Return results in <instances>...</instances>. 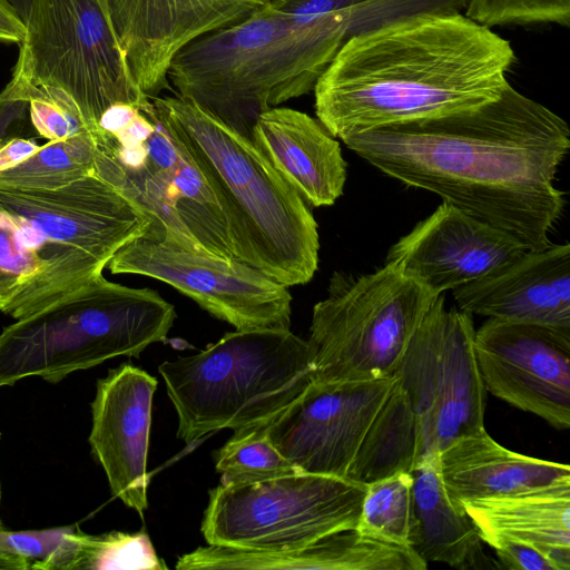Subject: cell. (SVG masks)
I'll list each match as a JSON object with an SVG mask.
<instances>
[{
    "instance_id": "cell-6",
    "label": "cell",
    "mask_w": 570,
    "mask_h": 570,
    "mask_svg": "<svg viewBox=\"0 0 570 570\" xmlns=\"http://www.w3.org/2000/svg\"><path fill=\"white\" fill-rule=\"evenodd\" d=\"M177 413V438L271 422L313 381L307 340L289 328L236 330L196 354L158 366Z\"/></svg>"
},
{
    "instance_id": "cell-23",
    "label": "cell",
    "mask_w": 570,
    "mask_h": 570,
    "mask_svg": "<svg viewBox=\"0 0 570 570\" xmlns=\"http://www.w3.org/2000/svg\"><path fill=\"white\" fill-rule=\"evenodd\" d=\"M416 520L413 549L428 563L455 569L498 568L483 550L480 531L463 504L444 484L439 452L423 456L411 471Z\"/></svg>"
},
{
    "instance_id": "cell-37",
    "label": "cell",
    "mask_w": 570,
    "mask_h": 570,
    "mask_svg": "<svg viewBox=\"0 0 570 570\" xmlns=\"http://www.w3.org/2000/svg\"><path fill=\"white\" fill-rule=\"evenodd\" d=\"M0 525H1V523H0Z\"/></svg>"
},
{
    "instance_id": "cell-4",
    "label": "cell",
    "mask_w": 570,
    "mask_h": 570,
    "mask_svg": "<svg viewBox=\"0 0 570 570\" xmlns=\"http://www.w3.org/2000/svg\"><path fill=\"white\" fill-rule=\"evenodd\" d=\"M279 1L193 41L167 73L176 97L249 140L262 112L314 89L347 39L353 6L302 21Z\"/></svg>"
},
{
    "instance_id": "cell-1",
    "label": "cell",
    "mask_w": 570,
    "mask_h": 570,
    "mask_svg": "<svg viewBox=\"0 0 570 570\" xmlns=\"http://www.w3.org/2000/svg\"><path fill=\"white\" fill-rule=\"evenodd\" d=\"M361 158L517 239L550 245L564 209L553 181L569 153L567 122L509 85L478 108L348 136Z\"/></svg>"
},
{
    "instance_id": "cell-35",
    "label": "cell",
    "mask_w": 570,
    "mask_h": 570,
    "mask_svg": "<svg viewBox=\"0 0 570 570\" xmlns=\"http://www.w3.org/2000/svg\"><path fill=\"white\" fill-rule=\"evenodd\" d=\"M8 1L16 8V10L18 11L21 19L24 20L27 12H28L30 0H8Z\"/></svg>"
},
{
    "instance_id": "cell-22",
    "label": "cell",
    "mask_w": 570,
    "mask_h": 570,
    "mask_svg": "<svg viewBox=\"0 0 570 570\" xmlns=\"http://www.w3.org/2000/svg\"><path fill=\"white\" fill-rule=\"evenodd\" d=\"M462 504L484 543L499 538L523 541L540 549L557 570L570 569V480Z\"/></svg>"
},
{
    "instance_id": "cell-2",
    "label": "cell",
    "mask_w": 570,
    "mask_h": 570,
    "mask_svg": "<svg viewBox=\"0 0 570 570\" xmlns=\"http://www.w3.org/2000/svg\"><path fill=\"white\" fill-rule=\"evenodd\" d=\"M510 42L463 12L426 13L353 36L313 91L317 120L341 140L478 108L510 85Z\"/></svg>"
},
{
    "instance_id": "cell-32",
    "label": "cell",
    "mask_w": 570,
    "mask_h": 570,
    "mask_svg": "<svg viewBox=\"0 0 570 570\" xmlns=\"http://www.w3.org/2000/svg\"><path fill=\"white\" fill-rule=\"evenodd\" d=\"M40 148L29 138H9L0 144V170L16 166L33 155Z\"/></svg>"
},
{
    "instance_id": "cell-10",
    "label": "cell",
    "mask_w": 570,
    "mask_h": 570,
    "mask_svg": "<svg viewBox=\"0 0 570 570\" xmlns=\"http://www.w3.org/2000/svg\"><path fill=\"white\" fill-rule=\"evenodd\" d=\"M23 21L9 85L61 91L91 135L111 105L149 100L131 78L106 0H30Z\"/></svg>"
},
{
    "instance_id": "cell-18",
    "label": "cell",
    "mask_w": 570,
    "mask_h": 570,
    "mask_svg": "<svg viewBox=\"0 0 570 570\" xmlns=\"http://www.w3.org/2000/svg\"><path fill=\"white\" fill-rule=\"evenodd\" d=\"M157 384L149 373L125 363L98 380L91 403V452L112 494L141 518L148 509L147 461Z\"/></svg>"
},
{
    "instance_id": "cell-28",
    "label": "cell",
    "mask_w": 570,
    "mask_h": 570,
    "mask_svg": "<svg viewBox=\"0 0 570 570\" xmlns=\"http://www.w3.org/2000/svg\"><path fill=\"white\" fill-rule=\"evenodd\" d=\"M80 530L63 527L47 530L8 531L0 528V552L21 557L30 569H75Z\"/></svg>"
},
{
    "instance_id": "cell-16",
    "label": "cell",
    "mask_w": 570,
    "mask_h": 570,
    "mask_svg": "<svg viewBox=\"0 0 570 570\" xmlns=\"http://www.w3.org/2000/svg\"><path fill=\"white\" fill-rule=\"evenodd\" d=\"M279 0H106L131 78L149 99L169 89L180 50Z\"/></svg>"
},
{
    "instance_id": "cell-13",
    "label": "cell",
    "mask_w": 570,
    "mask_h": 570,
    "mask_svg": "<svg viewBox=\"0 0 570 570\" xmlns=\"http://www.w3.org/2000/svg\"><path fill=\"white\" fill-rule=\"evenodd\" d=\"M107 268L164 282L236 330L291 326L288 287L238 259L139 237L120 248Z\"/></svg>"
},
{
    "instance_id": "cell-21",
    "label": "cell",
    "mask_w": 570,
    "mask_h": 570,
    "mask_svg": "<svg viewBox=\"0 0 570 570\" xmlns=\"http://www.w3.org/2000/svg\"><path fill=\"white\" fill-rule=\"evenodd\" d=\"M448 492L458 502L523 493L570 480L568 464L511 451L480 430L439 452Z\"/></svg>"
},
{
    "instance_id": "cell-5",
    "label": "cell",
    "mask_w": 570,
    "mask_h": 570,
    "mask_svg": "<svg viewBox=\"0 0 570 570\" xmlns=\"http://www.w3.org/2000/svg\"><path fill=\"white\" fill-rule=\"evenodd\" d=\"M214 193L236 259L291 287L318 267L317 223L252 140L193 102L151 98Z\"/></svg>"
},
{
    "instance_id": "cell-31",
    "label": "cell",
    "mask_w": 570,
    "mask_h": 570,
    "mask_svg": "<svg viewBox=\"0 0 570 570\" xmlns=\"http://www.w3.org/2000/svg\"><path fill=\"white\" fill-rule=\"evenodd\" d=\"M498 557L499 566L510 570H557L554 563L537 547L512 539L488 542Z\"/></svg>"
},
{
    "instance_id": "cell-34",
    "label": "cell",
    "mask_w": 570,
    "mask_h": 570,
    "mask_svg": "<svg viewBox=\"0 0 570 570\" xmlns=\"http://www.w3.org/2000/svg\"><path fill=\"white\" fill-rule=\"evenodd\" d=\"M30 562L21 557L0 552V570H27Z\"/></svg>"
},
{
    "instance_id": "cell-33",
    "label": "cell",
    "mask_w": 570,
    "mask_h": 570,
    "mask_svg": "<svg viewBox=\"0 0 570 570\" xmlns=\"http://www.w3.org/2000/svg\"><path fill=\"white\" fill-rule=\"evenodd\" d=\"M26 32L24 21L8 0H0V42L20 43Z\"/></svg>"
},
{
    "instance_id": "cell-19",
    "label": "cell",
    "mask_w": 570,
    "mask_h": 570,
    "mask_svg": "<svg viewBox=\"0 0 570 570\" xmlns=\"http://www.w3.org/2000/svg\"><path fill=\"white\" fill-rule=\"evenodd\" d=\"M452 295L470 315L570 331V245L527 249Z\"/></svg>"
},
{
    "instance_id": "cell-8",
    "label": "cell",
    "mask_w": 570,
    "mask_h": 570,
    "mask_svg": "<svg viewBox=\"0 0 570 570\" xmlns=\"http://www.w3.org/2000/svg\"><path fill=\"white\" fill-rule=\"evenodd\" d=\"M94 141L95 174L146 215L151 223L147 238L236 259L214 193L151 99Z\"/></svg>"
},
{
    "instance_id": "cell-3",
    "label": "cell",
    "mask_w": 570,
    "mask_h": 570,
    "mask_svg": "<svg viewBox=\"0 0 570 570\" xmlns=\"http://www.w3.org/2000/svg\"><path fill=\"white\" fill-rule=\"evenodd\" d=\"M150 227L95 173L58 189L0 186V312L19 320L80 288Z\"/></svg>"
},
{
    "instance_id": "cell-29",
    "label": "cell",
    "mask_w": 570,
    "mask_h": 570,
    "mask_svg": "<svg viewBox=\"0 0 570 570\" xmlns=\"http://www.w3.org/2000/svg\"><path fill=\"white\" fill-rule=\"evenodd\" d=\"M1 95L28 101L32 126L41 137L49 141L66 139L88 131L75 105L57 89L33 86L17 87L8 83Z\"/></svg>"
},
{
    "instance_id": "cell-26",
    "label": "cell",
    "mask_w": 570,
    "mask_h": 570,
    "mask_svg": "<svg viewBox=\"0 0 570 570\" xmlns=\"http://www.w3.org/2000/svg\"><path fill=\"white\" fill-rule=\"evenodd\" d=\"M214 458L222 485L258 483L299 472L271 442L265 424L235 430Z\"/></svg>"
},
{
    "instance_id": "cell-14",
    "label": "cell",
    "mask_w": 570,
    "mask_h": 570,
    "mask_svg": "<svg viewBox=\"0 0 570 570\" xmlns=\"http://www.w3.org/2000/svg\"><path fill=\"white\" fill-rule=\"evenodd\" d=\"M395 383H317L265 424L271 442L299 471L350 480Z\"/></svg>"
},
{
    "instance_id": "cell-17",
    "label": "cell",
    "mask_w": 570,
    "mask_h": 570,
    "mask_svg": "<svg viewBox=\"0 0 570 570\" xmlns=\"http://www.w3.org/2000/svg\"><path fill=\"white\" fill-rule=\"evenodd\" d=\"M525 250L507 233L443 202L391 246L385 263L441 295L494 272Z\"/></svg>"
},
{
    "instance_id": "cell-11",
    "label": "cell",
    "mask_w": 570,
    "mask_h": 570,
    "mask_svg": "<svg viewBox=\"0 0 570 570\" xmlns=\"http://www.w3.org/2000/svg\"><path fill=\"white\" fill-rule=\"evenodd\" d=\"M365 484L298 472L208 491L200 531L207 544L254 550L301 548L355 529Z\"/></svg>"
},
{
    "instance_id": "cell-20",
    "label": "cell",
    "mask_w": 570,
    "mask_h": 570,
    "mask_svg": "<svg viewBox=\"0 0 570 570\" xmlns=\"http://www.w3.org/2000/svg\"><path fill=\"white\" fill-rule=\"evenodd\" d=\"M252 141L306 204L331 206L343 194L347 163L340 142L309 115L271 108L257 117Z\"/></svg>"
},
{
    "instance_id": "cell-9",
    "label": "cell",
    "mask_w": 570,
    "mask_h": 570,
    "mask_svg": "<svg viewBox=\"0 0 570 570\" xmlns=\"http://www.w3.org/2000/svg\"><path fill=\"white\" fill-rule=\"evenodd\" d=\"M438 296L391 263L368 274L334 273L312 313L313 382L394 376Z\"/></svg>"
},
{
    "instance_id": "cell-12",
    "label": "cell",
    "mask_w": 570,
    "mask_h": 570,
    "mask_svg": "<svg viewBox=\"0 0 570 570\" xmlns=\"http://www.w3.org/2000/svg\"><path fill=\"white\" fill-rule=\"evenodd\" d=\"M471 315L439 295L395 372L414 417L420 460L484 429L487 390L474 351Z\"/></svg>"
},
{
    "instance_id": "cell-7",
    "label": "cell",
    "mask_w": 570,
    "mask_h": 570,
    "mask_svg": "<svg viewBox=\"0 0 570 570\" xmlns=\"http://www.w3.org/2000/svg\"><path fill=\"white\" fill-rule=\"evenodd\" d=\"M175 318L174 305L156 291L128 287L101 274L3 328L0 387L31 376L56 384L110 358L138 357L166 340Z\"/></svg>"
},
{
    "instance_id": "cell-27",
    "label": "cell",
    "mask_w": 570,
    "mask_h": 570,
    "mask_svg": "<svg viewBox=\"0 0 570 570\" xmlns=\"http://www.w3.org/2000/svg\"><path fill=\"white\" fill-rule=\"evenodd\" d=\"M75 569L164 570L148 533L111 531L100 535L80 531Z\"/></svg>"
},
{
    "instance_id": "cell-25",
    "label": "cell",
    "mask_w": 570,
    "mask_h": 570,
    "mask_svg": "<svg viewBox=\"0 0 570 570\" xmlns=\"http://www.w3.org/2000/svg\"><path fill=\"white\" fill-rule=\"evenodd\" d=\"M415 529L413 475L410 471H397L365 484L356 531L413 548Z\"/></svg>"
},
{
    "instance_id": "cell-30",
    "label": "cell",
    "mask_w": 570,
    "mask_h": 570,
    "mask_svg": "<svg viewBox=\"0 0 570 570\" xmlns=\"http://www.w3.org/2000/svg\"><path fill=\"white\" fill-rule=\"evenodd\" d=\"M464 14L492 28L504 24L570 23V0H468Z\"/></svg>"
},
{
    "instance_id": "cell-15",
    "label": "cell",
    "mask_w": 570,
    "mask_h": 570,
    "mask_svg": "<svg viewBox=\"0 0 570 570\" xmlns=\"http://www.w3.org/2000/svg\"><path fill=\"white\" fill-rule=\"evenodd\" d=\"M485 390L552 428H570V331L489 318L474 333Z\"/></svg>"
},
{
    "instance_id": "cell-24",
    "label": "cell",
    "mask_w": 570,
    "mask_h": 570,
    "mask_svg": "<svg viewBox=\"0 0 570 570\" xmlns=\"http://www.w3.org/2000/svg\"><path fill=\"white\" fill-rule=\"evenodd\" d=\"M95 141L90 132L50 140L22 163L0 170V186L58 189L95 173Z\"/></svg>"
},
{
    "instance_id": "cell-36",
    "label": "cell",
    "mask_w": 570,
    "mask_h": 570,
    "mask_svg": "<svg viewBox=\"0 0 570 570\" xmlns=\"http://www.w3.org/2000/svg\"><path fill=\"white\" fill-rule=\"evenodd\" d=\"M0 503H1V487H0ZM0 523H1V521H0Z\"/></svg>"
}]
</instances>
